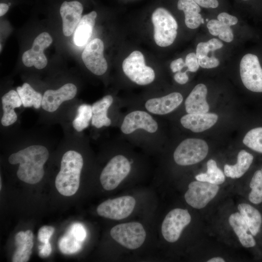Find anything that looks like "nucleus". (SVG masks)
Masks as SVG:
<instances>
[{
    "instance_id": "f257e3e1",
    "label": "nucleus",
    "mask_w": 262,
    "mask_h": 262,
    "mask_svg": "<svg viewBox=\"0 0 262 262\" xmlns=\"http://www.w3.org/2000/svg\"><path fill=\"white\" fill-rule=\"evenodd\" d=\"M49 157L47 148L42 145L29 146L12 154L8 161L12 164H19L17 176L27 183L39 182L44 175V165Z\"/></svg>"
},
{
    "instance_id": "f03ea898",
    "label": "nucleus",
    "mask_w": 262,
    "mask_h": 262,
    "mask_svg": "<svg viewBox=\"0 0 262 262\" xmlns=\"http://www.w3.org/2000/svg\"><path fill=\"white\" fill-rule=\"evenodd\" d=\"M83 161L82 155L74 150L66 151L61 162L60 170L55 179V186L60 194L71 196L78 190Z\"/></svg>"
},
{
    "instance_id": "7ed1b4c3",
    "label": "nucleus",
    "mask_w": 262,
    "mask_h": 262,
    "mask_svg": "<svg viewBox=\"0 0 262 262\" xmlns=\"http://www.w3.org/2000/svg\"><path fill=\"white\" fill-rule=\"evenodd\" d=\"M151 20L156 44L161 47L171 45L177 36L178 27L173 16L168 10L160 7L154 11Z\"/></svg>"
},
{
    "instance_id": "20e7f679",
    "label": "nucleus",
    "mask_w": 262,
    "mask_h": 262,
    "mask_svg": "<svg viewBox=\"0 0 262 262\" xmlns=\"http://www.w3.org/2000/svg\"><path fill=\"white\" fill-rule=\"evenodd\" d=\"M208 146L203 140L187 138L176 148L174 154L175 162L180 165H189L202 161L208 152Z\"/></svg>"
},
{
    "instance_id": "39448f33",
    "label": "nucleus",
    "mask_w": 262,
    "mask_h": 262,
    "mask_svg": "<svg viewBox=\"0 0 262 262\" xmlns=\"http://www.w3.org/2000/svg\"><path fill=\"white\" fill-rule=\"evenodd\" d=\"M122 68L125 74L139 85L149 84L155 79L154 71L146 65L143 54L138 50L133 51L124 59Z\"/></svg>"
},
{
    "instance_id": "423d86ee",
    "label": "nucleus",
    "mask_w": 262,
    "mask_h": 262,
    "mask_svg": "<svg viewBox=\"0 0 262 262\" xmlns=\"http://www.w3.org/2000/svg\"><path fill=\"white\" fill-rule=\"evenodd\" d=\"M111 237L118 243L129 249H135L144 243L146 232L138 222H129L117 225L110 230Z\"/></svg>"
},
{
    "instance_id": "0eeeda50",
    "label": "nucleus",
    "mask_w": 262,
    "mask_h": 262,
    "mask_svg": "<svg viewBox=\"0 0 262 262\" xmlns=\"http://www.w3.org/2000/svg\"><path fill=\"white\" fill-rule=\"evenodd\" d=\"M131 169L129 160L122 155H118L108 163L102 171L100 181L103 188L108 191L116 188L128 176Z\"/></svg>"
},
{
    "instance_id": "6e6552de",
    "label": "nucleus",
    "mask_w": 262,
    "mask_h": 262,
    "mask_svg": "<svg viewBox=\"0 0 262 262\" xmlns=\"http://www.w3.org/2000/svg\"><path fill=\"white\" fill-rule=\"evenodd\" d=\"M240 76L245 86L254 92H262V67L256 55L247 53L240 64Z\"/></svg>"
},
{
    "instance_id": "1a4fd4ad",
    "label": "nucleus",
    "mask_w": 262,
    "mask_h": 262,
    "mask_svg": "<svg viewBox=\"0 0 262 262\" xmlns=\"http://www.w3.org/2000/svg\"><path fill=\"white\" fill-rule=\"evenodd\" d=\"M191 220V217L187 210H172L165 216L162 225L161 231L164 239L170 243L178 241L183 229Z\"/></svg>"
},
{
    "instance_id": "9d476101",
    "label": "nucleus",
    "mask_w": 262,
    "mask_h": 262,
    "mask_svg": "<svg viewBox=\"0 0 262 262\" xmlns=\"http://www.w3.org/2000/svg\"><path fill=\"white\" fill-rule=\"evenodd\" d=\"M136 201L130 196L109 199L100 204L97 209L98 214L113 220H121L129 216L133 212Z\"/></svg>"
},
{
    "instance_id": "9b49d317",
    "label": "nucleus",
    "mask_w": 262,
    "mask_h": 262,
    "mask_svg": "<svg viewBox=\"0 0 262 262\" xmlns=\"http://www.w3.org/2000/svg\"><path fill=\"white\" fill-rule=\"evenodd\" d=\"M218 185L198 180L191 182L184 195L188 205L197 209L204 208L217 195Z\"/></svg>"
},
{
    "instance_id": "f8f14e48",
    "label": "nucleus",
    "mask_w": 262,
    "mask_h": 262,
    "mask_svg": "<svg viewBox=\"0 0 262 262\" xmlns=\"http://www.w3.org/2000/svg\"><path fill=\"white\" fill-rule=\"evenodd\" d=\"M104 44L99 38L91 40L84 49L82 57L88 70L96 75H101L107 69V63L103 56Z\"/></svg>"
},
{
    "instance_id": "ddd939ff",
    "label": "nucleus",
    "mask_w": 262,
    "mask_h": 262,
    "mask_svg": "<svg viewBox=\"0 0 262 262\" xmlns=\"http://www.w3.org/2000/svg\"><path fill=\"white\" fill-rule=\"evenodd\" d=\"M52 42L50 34L46 32L39 34L34 39L31 49L24 52L22 62L28 67L34 66L38 69H43L47 65L48 60L44 54V50Z\"/></svg>"
},
{
    "instance_id": "4468645a",
    "label": "nucleus",
    "mask_w": 262,
    "mask_h": 262,
    "mask_svg": "<svg viewBox=\"0 0 262 262\" xmlns=\"http://www.w3.org/2000/svg\"><path fill=\"white\" fill-rule=\"evenodd\" d=\"M158 124L147 113L135 111L128 114L121 126V130L124 134H128L135 130L142 129L149 133H154L158 129Z\"/></svg>"
},
{
    "instance_id": "2eb2a0df",
    "label": "nucleus",
    "mask_w": 262,
    "mask_h": 262,
    "mask_svg": "<svg viewBox=\"0 0 262 262\" xmlns=\"http://www.w3.org/2000/svg\"><path fill=\"white\" fill-rule=\"evenodd\" d=\"M77 91L76 86L71 83H66L57 90H48L43 96L41 106L47 112H54L63 102L73 98Z\"/></svg>"
},
{
    "instance_id": "dca6fc26",
    "label": "nucleus",
    "mask_w": 262,
    "mask_h": 262,
    "mask_svg": "<svg viewBox=\"0 0 262 262\" xmlns=\"http://www.w3.org/2000/svg\"><path fill=\"white\" fill-rule=\"evenodd\" d=\"M83 11L82 4L78 1H65L60 13L63 20V32L66 36H70L80 22Z\"/></svg>"
},
{
    "instance_id": "f3484780",
    "label": "nucleus",
    "mask_w": 262,
    "mask_h": 262,
    "mask_svg": "<svg viewBox=\"0 0 262 262\" xmlns=\"http://www.w3.org/2000/svg\"><path fill=\"white\" fill-rule=\"evenodd\" d=\"M183 97L178 92H173L166 96L148 99L146 102V109L151 113L163 115L177 108L182 102Z\"/></svg>"
},
{
    "instance_id": "a211bd4d",
    "label": "nucleus",
    "mask_w": 262,
    "mask_h": 262,
    "mask_svg": "<svg viewBox=\"0 0 262 262\" xmlns=\"http://www.w3.org/2000/svg\"><path fill=\"white\" fill-rule=\"evenodd\" d=\"M218 119L214 113L188 114L180 119L181 125L195 132L203 131L213 126Z\"/></svg>"
},
{
    "instance_id": "6ab92c4d",
    "label": "nucleus",
    "mask_w": 262,
    "mask_h": 262,
    "mask_svg": "<svg viewBox=\"0 0 262 262\" xmlns=\"http://www.w3.org/2000/svg\"><path fill=\"white\" fill-rule=\"evenodd\" d=\"M207 88L203 83L196 85L185 101V107L188 114L205 113L209 110L206 101Z\"/></svg>"
},
{
    "instance_id": "aec40b11",
    "label": "nucleus",
    "mask_w": 262,
    "mask_h": 262,
    "mask_svg": "<svg viewBox=\"0 0 262 262\" xmlns=\"http://www.w3.org/2000/svg\"><path fill=\"white\" fill-rule=\"evenodd\" d=\"M33 235L31 230L21 231L15 236L16 250L12 257L13 262H27L32 254Z\"/></svg>"
},
{
    "instance_id": "412c9836",
    "label": "nucleus",
    "mask_w": 262,
    "mask_h": 262,
    "mask_svg": "<svg viewBox=\"0 0 262 262\" xmlns=\"http://www.w3.org/2000/svg\"><path fill=\"white\" fill-rule=\"evenodd\" d=\"M3 115L1 123L4 126L14 124L17 120V115L14 111L19 107L22 103L17 91L11 90L4 94L1 98Z\"/></svg>"
},
{
    "instance_id": "4be33fe9",
    "label": "nucleus",
    "mask_w": 262,
    "mask_h": 262,
    "mask_svg": "<svg viewBox=\"0 0 262 262\" xmlns=\"http://www.w3.org/2000/svg\"><path fill=\"white\" fill-rule=\"evenodd\" d=\"M238 209L247 224L250 233L256 239L262 228V214L258 209L246 203L239 204Z\"/></svg>"
},
{
    "instance_id": "5701e85b",
    "label": "nucleus",
    "mask_w": 262,
    "mask_h": 262,
    "mask_svg": "<svg viewBox=\"0 0 262 262\" xmlns=\"http://www.w3.org/2000/svg\"><path fill=\"white\" fill-rule=\"evenodd\" d=\"M229 222L243 246L246 248L256 246L257 241L250 233L247 224L239 213H232L229 217Z\"/></svg>"
},
{
    "instance_id": "b1692460",
    "label": "nucleus",
    "mask_w": 262,
    "mask_h": 262,
    "mask_svg": "<svg viewBox=\"0 0 262 262\" xmlns=\"http://www.w3.org/2000/svg\"><path fill=\"white\" fill-rule=\"evenodd\" d=\"M97 14L92 11L84 15L77 26L74 33L73 42L77 46L86 44L91 37Z\"/></svg>"
},
{
    "instance_id": "393cba45",
    "label": "nucleus",
    "mask_w": 262,
    "mask_h": 262,
    "mask_svg": "<svg viewBox=\"0 0 262 262\" xmlns=\"http://www.w3.org/2000/svg\"><path fill=\"white\" fill-rule=\"evenodd\" d=\"M177 7L183 11L185 23L188 28L196 29L204 23V19L199 14L200 8L194 0H179Z\"/></svg>"
},
{
    "instance_id": "a878e982",
    "label": "nucleus",
    "mask_w": 262,
    "mask_h": 262,
    "mask_svg": "<svg viewBox=\"0 0 262 262\" xmlns=\"http://www.w3.org/2000/svg\"><path fill=\"white\" fill-rule=\"evenodd\" d=\"M113 102V97L111 95H107L93 104L91 119L93 126L100 128L110 125L111 121L107 116V111Z\"/></svg>"
},
{
    "instance_id": "bb28decb",
    "label": "nucleus",
    "mask_w": 262,
    "mask_h": 262,
    "mask_svg": "<svg viewBox=\"0 0 262 262\" xmlns=\"http://www.w3.org/2000/svg\"><path fill=\"white\" fill-rule=\"evenodd\" d=\"M253 156L245 150L239 151L237 161L234 165L226 164L224 165V174L227 177L238 179L243 176L252 164Z\"/></svg>"
},
{
    "instance_id": "cd10ccee",
    "label": "nucleus",
    "mask_w": 262,
    "mask_h": 262,
    "mask_svg": "<svg viewBox=\"0 0 262 262\" xmlns=\"http://www.w3.org/2000/svg\"><path fill=\"white\" fill-rule=\"evenodd\" d=\"M22 105L25 107L33 106L35 109H39L41 106L43 96L35 91L28 83H24L22 86L16 88Z\"/></svg>"
},
{
    "instance_id": "c85d7f7f",
    "label": "nucleus",
    "mask_w": 262,
    "mask_h": 262,
    "mask_svg": "<svg viewBox=\"0 0 262 262\" xmlns=\"http://www.w3.org/2000/svg\"><path fill=\"white\" fill-rule=\"evenodd\" d=\"M195 178L197 180L215 185L222 184L225 180L224 173L218 167L216 162L213 159L207 161L206 172L196 175Z\"/></svg>"
},
{
    "instance_id": "c756f323",
    "label": "nucleus",
    "mask_w": 262,
    "mask_h": 262,
    "mask_svg": "<svg viewBox=\"0 0 262 262\" xmlns=\"http://www.w3.org/2000/svg\"><path fill=\"white\" fill-rule=\"evenodd\" d=\"M250 191L248 193L249 201L254 205L262 203V167L256 170L252 176L249 184Z\"/></svg>"
},
{
    "instance_id": "7c9ffc66",
    "label": "nucleus",
    "mask_w": 262,
    "mask_h": 262,
    "mask_svg": "<svg viewBox=\"0 0 262 262\" xmlns=\"http://www.w3.org/2000/svg\"><path fill=\"white\" fill-rule=\"evenodd\" d=\"M207 27L210 33L225 42H230L233 39V34L230 26L223 24L216 19L209 20Z\"/></svg>"
},
{
    "instance_id": "2f4dec72",
    "label": "nucleus",
    "mask_w": 262,
    "mask_h": 262,
    "mask_svg": "<svg viewBox=\"0 0 262 262\" xmlns=\"http://www.w3.org/2000/svg\"><path fill=\"white\" fill-rule=\"evenodd\" d=\"M93 115L92 106L82 104L78 108L77 115L72 122L74 128L78 131H82L86 128Z\"/></svg>"
},
{
    "instance_id": "473e14b6",
    "label": "nucleus",
    "mask_w": 262,
    "mask_h": 262,
    "mask_svg": "<svg viewBox=\"0 0 262 262\" xmlns=\"http://www.w3.org/2000/svg\"><path fill=\"white\" fill-rule=\"evenodd\" d=\"M82 242L79 241L68 229L65 234L59 241L60 251L65 254L75 253L81 249Z\"/></svg>"
},
{
    "instance_id": "72a5a7b5",
    "label": "nucleus",
    "mask_w": 262,
    "mask_h": 262,
    "mask_svg": "<svg viewBox=\"0 0 262 262\" xmlns=\"http://www.w3.org/2000/svg\"><path fill=\"white\" fill-rule=\"evenodd\" d=\"M243 142L249 148L262 153V127L254 128L248 131Z\"/></svg>"
},
{
    "instance_id": "f704fd0d",
    "label": "nucleus",
    "mask_w": 262,
    "mask_h": 262,
    "mask_svg": "<svg viewBox=\"0 0 262 262\" xmlns=\"http://www.w3.org/2000/svg\"><path fill=\"white\" fill-rule=\"evenodd\" d=\"M223 46L222 42L216 38H212L205 42H200L196 46V57L198 59L209 56L208 54L210 52L220 49Z\"/></svg>"
},
{
    "instance_id": "c9c22d12",
    "label": "nucleus",
    "mask_w": 262,
    "mask_h": 262,
    "mask_svg": "<svg viewBox=\"0 0 262 262\" xmlns=\"http://www.w3.org/2000/svg\"><path fill=\"white\" fill-rule=\"evenodd\" d=\"M72 234L80 241L83 242L86 237L84 226L80 223L72 224L68 229Z\"/></svg>"
},
{
    "instance_id": "e433bc0d",
    "label": "nucleus",
    "mask_w": 262,
    "mask_h": 262,
    "mask_svg": "<svg viewBox=\"0 0 262 262\" xmlns=\"http://www.w3.org/2000/svg\"><path fill=\"white\" fill-rule=\"evenodd\" d=\"M54 231V228L52 226H43L38 230V239L43 244L48 243Z\"/></svg>"
},
{
    "instance_id": "4c0bfd02",
    "label": "nucleus",
    "mask_w": 262,
    "mask_h": 262,
    "mask_svg": "<svg viewBox=\"0 0 262 262\" xmlns=\"http://www.w3.org/2000/svg\"><path fill=\"white\" fill-rule=\"evenodd\" d=\"M185 64L188 69L186 72H196L199 68V65L198 63L196 54L194 52L189 53L185 58Z\"/></svg>"
},
{
    "instance_id": "58836bf2",
    "label": "nucleus",
    "mask_w": 262,
    "mask_h": 262,
    "mask_svg": "<svg viewBox=\"0 0 262 262\" xmlns=\"http://www.w3.org/2000/svg\"><path fill=\"white\" fill-rule=\"evenodd\" d=\"M199 66L204 68L216 67L219 65V60L213 56H207L197 59Z\"/></svg>"
},
{
    "instance_id": "ea45409f",
    "label": "nucleus",
    "mask_w": 262,
    "mask_h": 262,
    "mask_svg": "<svg viewBox=\"0 0 262 262\" xmlns=\"http://www.w3.org/2000/svg\"><path fill=\"white\" fill-rule=\"evenodd\" d=\"M217 20L229 26L235 25L238 22V19L236 17L226 12L220 13L217 16Z\"/></svg>"
},
{
    "instance_id": "a19ab883",
    "label": "nucleus",
    "mask_w": 262,
    "mask_h": 262,
    "mask_svg": "<svg viewBox=\"0 0 262 262\" xmlns=\"http://www.w3.org/2000/svg\"><path fill=\"white\" fill-rule=\"evenodd\" d=\"M199 6L204 8H215L218 6L217 0H194Z\"/></svg>"
},
{
    "instance_id": "79ce46f5",
    "label": "nucleus",
    "mask_w": 262,
    "mask_h": 262,
    "mask_svg": "<svg viewBox=\"0 0 262 262\" xmlns=\"http://www.w3.org/2000/svg\"><path fill=\"white\" fill-rule=\"evenodd\" d=\"M184 66H186L185 62L181 58L173 61L170 65V68L174 73L180 71Z\"/></svg>"
},
{
    "instance_id": "37998d69",
    "label": "nucleus",
    "mask_w": 262,
    "mask_h": 262,
    "mask_svg": "<svg viewBox=\"0 0 262 262\" xmlns=\"http://www.w3.org/2000/svg\"><path fill=\"white\" fill-rule=\"evenodd\" d=\"M39 250V255L41 257H47L49 256L51 252V246L49 242L44 243L43 245L38 246Z\"/></svg>"
},
{
    "instance_id": "c03bdc74",
    "label": "nucleus",
    "mask_w": 262,
    "mask_h": 262,
    "mask_svg": "<svg viewBox=\"0 0 262 262\" xmlns=\"http://www.w3.org/2000/svg\"><path fill=\"white\" fill-rule=\"evenodd\" d=\"M174 79L178 83L183 84L188 82L189 78L186 74V71H179L174 75Z\"/></svg>"
},
{
    "instance_id": "a18cd8bd",
    "label": "nucleus",
    "mask_w": 262,
    "mask_h": 262,
    "mask_svg": "<svg viewBox=\"0 0 262 262\" xmlns=\"http://www.w3.org/2000/svg\"><path fill=\"white\" fill-rule=\"evenodd\" d=\"M9 5L7 4L0 3V16H3L8 11Z\"/></svg>"
},
{
    "instance_id": "49530a36",
    "label": "nucleus",
    "mask_w": 262,
    "mask_h": 262,
    "mask_svg": "<svg viewBox=\"0 0 262 262\" xmlns=\"http://www.w3.org/2000/svg\"><path fill=\"white\" fill-rule=\"evenodd\" d=\"M208 262H224L225 260L220 257L212 258L207 261Z\"/></svg>"
},
{
    "instance_id": "de8ad7c7",
    "label": "nucleus",
    "mask_w": 262,
    "mask_h": 262,
    "mask_svg": "<svg viewBox=\"0 0 262 262\" xmlns=\"http://www.w3.org/2000/svg\"><path fill=\"white\" fill-rule=\"evenodd\" d=\"M206 21H208V19H206Z\"/></svg>"
},
{
    "instance_id": "09e8293b",
    "label": "nucleus",
    "mask_w": 262,
    "mask_h": 262,
    "mask_svg": "<svg viewBox=\"0 0 262 262\" xmlns=\"http://www.w3.org/2000/svg\"></svg>"
}]
</instances>
